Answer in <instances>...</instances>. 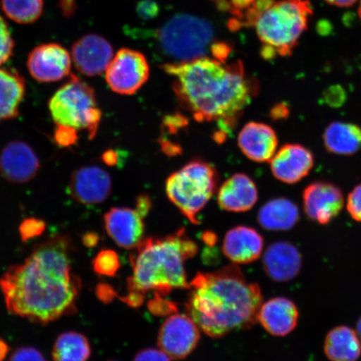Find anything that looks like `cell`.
<instances>
[{
    "mask_svg": "<svg viewBox=\"0 0 361 361\" xmlns=\"http://www.w3.org/2000/svg\"><path fill=\"white\" fill-rule=\"evenodd\" d=\"M219 174L213 166L192 161L169 176L166 192L169 200L193 224H200L197 215L214 197Z\"/></svg>",
    "mask_w": 361,
    "mask_h": 361,
    "instance_id": "cell-7",
    "label": "cell"
},
{
    "mask_svg": "<svg viewBox=\"0 0 361 361\" xmlns=\"http://www.w3.org/2000/svg\"><path fill=\"white\" fill-rule=\"evenodd\" d=\"M185 310L205 335L219 338L250 329L259 322L263 295L236 264L210 273H198L190 283Z\"/></svg>",
    "mask_w": 361,
    "mask_h": 361,
    "instance_id": "cell-3",
    "label": "cell"
},
{
    "mask_svg": "<svg viewBox=\"0 0 361 361\" xmlns=\"http://www.w3.org/2000/svg\"><path fill=\"white\" fill-rule=\"evenodd\" d=\"M324 351L331 361H357L361 355L357 331L345 326L332 329L324 340Z\"/></svg>",
    "mask_w": 361,
    "mask_h": 361,
    "instance_id": "cell-25",
    "label": "cell"
},
{
    "mask_svg": "<svg viewBox=\"0 0 361 361\" xmlns=\"http://www.w3.org/2000/svg\"><path fill=\"white\" fill-rule=\"evenodd\" d=\"M150 75L147 58L141 52L121 49L106 71V83L120 94H133L143 87Z\"/></svg>",
    "mask_w": 361,
    "mask_h": 361,
    "instance_id": "cell-9",
    "label": "cell"
},
{
    "mask_svg": "<svg viewBox=\"0 0 361 361\" xmlns=\"http://www.w3.org/2000/svg\"><path fill=\"white\" fill-rule=\"evenodd\" d=\"M264 269L274 281L288 282L300 274L302 256L291 243L279 241L270 245L263 257Z\"/></svg>",
    "mask_w": 361,
    "mask_h": 361,
    "instance_id": "cell-19",
    "label": "cell"
},
{
    "mask_svg": "<svg viewBox=\"0 0 361 361\" xmlns=\"http://www.w3.org/2000/svg\"><path fill=\"white\" fill-rule=\"evenodd\" d=\"M25 94V79L16 70L0 67V123L19 116Z\"/></svg>",
    "mask_w": 361,
    "mask_h": 361,
    "instance_id": "cell-26",
    "label": "cell"
},
{
    "mask_svg": "<svg viewBox=\"0 0 361 361\" xmlns=\"http://www.w3.org/2000/svg\"><path fill=\"white\" fill-rule=\"evenodd\" d=\"M324 101L331 106H341L346 100V93L341 87H334L324 93Z\"/></svg>",
    "mask_w": 361,
    "mask_h": 361,
    "instance_id": "cell-37",
    "label": "cell"
},
{
    "mask_svg": "<svg viewBox=\"0 0 361 361\" xmlns=\"http://www.w3.org/2000/svg\"><path fill=\"white\" fill-rule=\"evenodd\" d=\"M358 15H359L360 19L361 20V0H360V6H359V8H358Z\"/></svg>",
    "mask_w": 361,
    "mask_h": 361,
    "instance_id": "cell-48",
    "label": "cell"
},
{
    "mask_svg": "<svg viewBox=\"0 0 361 361\" xmlns=\"http://www.w3.org/2000/svg\"><path fill=\"white\" fill-rule=\"evenodd\" d=\"M49 110L56 126L76 130H87L89 138L96 137L102 121L94 89L78 75L70 80L53 94Z\"/></svg>",
    "mask_w": 361,
    "mask_h": 361,
    "instance_id": "cell-8",
    "label": "cell"
},
{
    "mask_svg": "<svg viewBox=\"0 0 361 361\" xmlns=\"http://www.w3.org/2000/svg\"><path fill=\"white\" fill-rule=\"evenodd\" d=\"M135 12L142 20H154L160 13V6L153 0H142L135 6Z\"/></svg>",
    "mask_w": 361,
    "mask_h": 361,
    "instance_id": "cell-35",
    "label": "cell"
},
{
    "mask_svg": "<svg viewBox=\"0 0 361 361\" xmlns=\"http://www.w3.org/2000/svg\"><path fill=\"white\" fill-rule=\"evenodd\" d=\"M158 51L168 63H183L207 57L215 42L209 21L189 13H178L154 34Z\"/></svg>",
    "mask_w": 361,
    "mask_h": 361,
    "instance_id": "cell-6",
    "label": "cell"
},
{
    "mask_svg": "<svg viewBox=\"0 0 361 361\" xmlns=\"http://www.w3.org/2000/svg\"><path fill=\"white\" fill-rule=\"evenodd\" d=\"M300 210L286 197L274 198L265 203L258 213V222L269 231H288L299 222Z\"/></svg>",
    "mask_w": 361,
    "mask_h": 361,
    "instance_id": "cell-24",
    "label": "cell"
},
{
    "mask_svg": "<svg viewBox=\"0 0 361 361\" xmlns=\"http://www.w3.org/2000/svg\"><path fill=\"white\" fill-rule=\"evenodd\" d=\"M75 247L58 233L36 245L28 258L13 264L0 278L8 313L47 326L78 312L82 282L74 273Z\"/></svg>",
    "mask_w": 361,
    "mask_h": 361,
    "instance_id": "cell-1",
    "label": "cell"
},
{
    "mask_svg": "<svg viewBox=\"0 0 361 361\" xmlns=\"http://www.w3.org/2000/svg\"><path fill=\"white\" fill-rule=\"evenodd\" d=\"M96 295L104 304H109L117 295L114 288L106 283H98L96 287Z\"/></svg>",
    "mask_w": 361,
    "mask_h": 361,
    "instance_id": "cell-39",
    "label": "cell"
},
{
    "mask_svg": "<svg viewBox=\"0 0 361 361\" xmlns=\"http://www.w3.org/2000/svg\"><path fill=\"white\" fill-rule=\"evenodd\" d=\"M357 333L361 340V317L358 320L357 323Z\"/></svg>",
    "mask_w": 361,
    "mask_h": 361,
    "instance_id": "cell-47",
    "label": "cell"
},
{
    "mask_svg": "<svg viewBox=\"0 0 361 361\" xmlns=\"http://www.w3.org/2000/svg\"><path fill=\"white\" fill-rule=\"evenodd\" d=\"M40 162L29 144L13 141L4 146L0 153V173L12 183L30 182L38 174Z\"/></svg>",
    "mask_w": 361,
    "mask_h": 361,
    "instance_id": "cell-16",
    "label": "cell"
},
{
    "mask_svg": "<svg viewBox=\"0 0 361 361\" xmlns=\"http://www.w3.org/2000/svg\"><path fill=\"white\" fill-rule=\"evenodd\" d=\"M264 245V238L258 231L246 226H238L226 233L223 252L233 263L247 264L259 258Z\"/></svg>",
    "mask_w": 361,
    "mask_h": 361,
    "instance_id": "cell-20",
    "label": "cell"
},
{
    "mask_svg": "<svg viewBox=\"0 0 361 361\" xmlns=\"http://www.w3.org/2000/svg\"><path fill=\"white\" fill-rule=\"evenodd\" d=\"M90 355L92 347L88 338L75 331L59 336L52 349L54 361H87Z\"/></svg>",
    "mask_w": 361,
    "mask_h": 361,
    "instance_id": "cell-27",
    "label": "cell"
},
{
    "mask_svg": "<svg viewBox=\"0 0 361 361\" xmlns=\"http://www.w3.org/2000/svg\"><path fill=\"white\" fill-rule=\"evenodd\" d=\"M71 56L80 73L97 76L106 72L114 57V51L106 39L97 34H90L73 44Z\"/></svg>",
    "mask_w": 361,
    "mask_h": 361,
    "instance_id": "cell-14",
    "label": "cell"
},
{
    "mask_svg": "<svg viewBox=\"0 0 361 361\" xmlns=\"http://www.w3.org/2000/svg\"><path fill=\"white\" fill-rule=\"evenodd\" d=\"M94 272L99 276L114 277L121 268V261L116 252L102 250L92 261Z\"/></svg>",
    "mask_w": 361,
    "mask_h": 361,
    "instance_id": "cell-29",
    "label": "cell"
},
{
    "mask_svg": "<svg viewBox=\"0 0 361 361\" xmlns=\"http://www.w3.org/2000/svg\"><path fill=\"white\" fill-rule=\"evenodd\" d=\"M313 13L310 0L274 2L255 25L257 35L263 44L262 57L271 61L277 56H291L302 35L308 29Z\"/></svg>",
    "mask_w": 361,
    "mask_h": 361,
    "instance_id": "cell-5",
    "label": "cell"
},
{
    "mask_svg": "<svg viewBox=\"0 0 361 361\" xmlns=\"http://www.w3.org/2000/svg\"><path fill=\"white\" fill-rule=\"evenodd\" d=\"M259 200V191L252 178L243 173L230 177L221 186L218 202L221 209L232 213H243L255 207Z\"/></svg>",
    "mask_w": 361,
    "mask_h": 361,
    "instance_id": "cell-22",
    "label": "cell"
},
{
    "mask_svg": "<svg viewBox=\"0 0 361 361\" xmlns=\"http://www.w3.org/2000/svg\"><path fill=\"white\" fill-rule=\"evenodd\" d=\"M324 1L334 6L347 8L353 6L357 0H324Z\"/></svg>",
    "mask_w": 361,
    "mask_h": 361,
    "instance_id": "cell-44",
    "label": "cell"
},
{
    "mask_svg": "<svg viewBox=\"0 0 361 361\" xmlns=\"http://www.w3.org/2000/svg\"><path fill=\"white\" fill-rule=\"evenodd\" d=\"M15 43L4 18L0 16V66L8 61L13 55Z\"/></svg>",
    "mask_w": 361,
    "mask_h": 361,
    "instance_id": "cell-31",
    "label": "cell"
},
{
    "mask_svg": "<svg viewBox=\"0 0 361 361\" xmlns=\"http://www.w3.org/2000/svg\"><path fill=\"white\" fill-rule=\"evenodd\" d=\"M1 8L8 19L19 24H31L42 16L44 0H1Z\"/></svg>",
    "mask_w": 361,
    "mask_h": 361,
    "instance_id": "cell-28",
    "label": "cell"
},
{
    "mask_svg": "<svg viewBox=\"0 0 361 361\" xmlns=\"http://www.w3.org/2000/svg\"><path fill=\"white\" fill-rule=\"evenodd\" d=\"M238 144L248 159L263 164L270 161L276 153L279 138L270 126L252 121L243 126L239 133Z\"/></svg>",
    "mask_w": 361,
    "mask_h": 361,
    "instance_id": "cell-18",
    "label": "cell"
},
{
    "mask_svg": "<svg viewBox=\"0 0 361 361\" xmlns=\"http://www.w3.org/2000/svg\"><path fill=\"white\" fill-rule=\"evenodd\" d=\"M314 165L313 152L298 143H287L270 160L274 177L286 184H296L307 177Z\"/></svg>",
    "mask_w": 361,
    "mask_h": 361,
    "instance_id": "cell-15",
    "label": "cell"
},
{
    "mask_svg": "<svg viewBox=\"0 0 361 361\" xmlns=\"http://www.w3.org/2000/svg\"><path fill=\"white\" fill-rule=\"evenodd\" d=\"M197 245L184 228L165 238H147L130 256L133 275L128 279V292L169 295L178 290H190L184 262L197 255Z\"/></svg>",
    "mask_w": 361,
    "mask_h": 361,
    "instance_id": "cell-4",
    "label": "cell"
},
{
    "mask_svg": "<svg viewBox=\"0 0 361 361\" xmlns=\"http://www.w3.org/2000/svg\"><path fill=\"white\" fill-rule=\"evenodd\" d=\"M111 178L105 169L97 166H83L71 174L68 192L84 205L100 204L111 195Z\"/></svg>",
    "mask_w": 361,
    "mask_h": 361,
    "instance_id": "cell-13",
    "label": "cell"
},
{
    "mask_svg": "<svg viewBox=\"0 0 361 361\" xmlns=\"http://www.w3.org/2000/svg\"><path fill=\"white\" fill-rule=\"evenodd\" d=\"M133 361H171V358L161 350L149 348L139 351Z\"/></svg>",
    "mask_w": 361,
    "mask_h": 361,
    "instance_id": "cell-38",
    "label": "cell"
},
{
    "mask_svg": "<svg viewBox=\"0 0 361 361\" xmlns=\"http://www.w3.org/2000/svg\"><path fill=\"white\" fill-rule=\"evenodd\" d=\"M200 327L188 314H174L161 324L157 345L173 360H183L197 348Z\"/></svg>",
    "mask_w": 361,
    "mask_h": 361,
    "instance_id": "cell-10",
    "label": "cell"
},
{
    "mask_svg": "<svg viewBox=\"0 0 361 361\" xmlns=\"http://www.w3.org/2000/svg\"><path fill=\"white\" fill-rule=\"evenodd\" d=\"M326 150L333 155L350 157L361 152V126L346 121H333L322 135Z\"/></svg>",
    "mask_w": 361,
    "mask_h": 361,
    "instance_id": "cell-23",
    "label": "cell"
},
{
    "mask_svg": "<svg viewBox=\"0 0 361 361\" xmlns=\"http://www.w3.org/2000/svg\"><path fill=\"white\" fill-rule=\"evenodd\" d=\"M47 229V223L36 218L25 219L20 224L19 232L22 242H28L31 239L42 236Z\"/></svg>",
    "mask_w": 361,
    "mask_h": 361,
    "instance_id": "cell-30",
    "label": "cell"
},
{
    "mask_svg": "<svg viewBox=\"0 0 361 361\" xmlns=\"http://www.w3.org/2000/svg\"><path fill=\"white\" fill-rule=\"evenodd\" d=\"M54 138L59 146L70 147L78 141V130L65 126H56Z\"/></svg>",
    "mask_w": 361,
    "mask_h": 361,
    "instance_id": "cell-33",
    "label": "cell"
},
{
    "mask_svg": "<svg viewBox=\"0 0 361 361\" xmlns=\"http://www.w3.org/2000/svg\"><path fill=\"white\" fill-rule=\"evenodd\" d=\"M290 107L286 103L282 102L277 104L271 111V116L274 120H286L290 116Z\"/></svg>",
    "mask_w": 361,
    "mask_h": 361,
    "instance_id": "cell-41",
    "label": "cell"
},
{
    "mask_svg": "<svg viewBox=\"0 0 361 361\" xmlns=\"http://www.w3.org/2000/svg\"><path fill=\"white\" fill-rule=\"evenodd\" d=\"M173 79L180 105L198 121H216L232 128L257 94L259 85L247 76L240 61L226 65L212 57L183 63H165Z\"/></svg>",
    "mask_w": 361,
    "mask_h": 361,
    "instance_id": "cell-2",
    "label": "cell"
},
{
    "mask_svg": "<svg viewBox=\"0 0 361 361\" xmlns=\"http://www.w3.org/2000/svg\"><path fill=\"white\" fill-rule=\"evenodd\" d=\"M147 308L150 312L157 316H168L178 312V305L164 296L154 295L152 300H149Z\"/></svg>",
    "mask_w": 361,
    "mask_h": 361,
    "instance_id": "cell-32",
    "label": "cell"
},
{
    "mask_svg": "<svg viewBox=\"0 0 361 361\" xmlns=\"http://www.w3.org/2000/svg\"><path fill=\"white\" fill-rule=\"evenodd\" d=\"M71 61V54L62 45L44 44L30 53L27 67L35 80L42 83H51L70 75Z\"/></svg>",
    "mask_w": 361,
    "mask_h": 361,
    "instance_id": "cell-12",
    "label": "cell"
},
{
    "mask_svg": "<svg viewBox=\"0 0 361 361\" xmlns=\"http://www.w3.org/2000/svg\"><path fill=\"white\" fill-rule=\"evenodd\" d=\"M144 299H145V296L135 292H128V295L120 298L121 301L132 308H138L139 306H141Z\"/></svg>",
    "mask_w": 361,
    "mask_h": 361,
    "instance_id": "cell-40",
    "label": "cell"
},
{
    "mask_svg": "<svg viewBox=\"0 0 361 361\" xmlns=\"http://www.w3.org/2000/svg\"><path fill=\"white\" fill-rule=\"evenodd\" d=\"M60 4L63 15L66 17L73 15L76 8L75 0H60Z\"/></svg>",
    "mask_w": 361,
    "mask_h": 361,
    "instance_id": "cell-42",
    "label": "cell"
},
{
    "mask_svg": "<svg viewBox=\"0 0 361 361\" xmlns=\"http://www.w3.org/2000/svg\"><path fill=\"white\" fill-rule=\"evenodd\" d=\"M10 350V346H8L7 342L0 338V361L6 360Z\"/></svg>",
    "mask_w": 361,
    "mask_h": 361,
    "instance_id": "cell-45",
    "label": "cell"
},
{
    "mask_svg": "<svg viewBox=\"0 0 361 361\" xmlns=\"http://www.w3.org/2000/svg\"><path fill=\"white\" fill-rule=\"evenodd\" d=\"M305 214L313 222L326 225L340 214L345 205L344 193L332 183L318 180L307 186L302 194Z\"/></svg>",
    "mask_w": 361,
    "mask_h": 361,
    "instance_id": "cell-11",
    "label": "cell"
},
{
    "mask_svg": "<svg viewBox=\"0 0 361 361\" xmlns=\"http://www.w3.org/2000/svg\"><path fill=\"white\" fill-rule=\"evenodd\" d=\"M100 237L94 233H87L82 236V243L85 247L92 248L98 245Z\"/></svg>",
    "mask_w": 361,
    "mask_h": 361,
    "instance_id": "cell-43",
    "label": "cell"
},
{
    "mask_svg": "<svg viewBox=\"0 0 361 361\" xmlns=\"http://www.w3.org/2000/svg\"><path fill=\"white\" fill-rule=\"evenodd\" d=\"M8 361H47L44 355L34 347H20L13 352Z\"/></svg>",
    "mask_w": 361,
    "mask_h": 361,
    "instance_id": "cell-36",
    "label": "cell"
},
{
    "mask_svg": "<svg viewBox=\"0 0 361 361\" xmlns=\"http://www.w3.org/2000/svg\"><path fill=\"white\" fill-rule=\"evenodd\" d=\"M144 216L129 207H112L104 216L108 235L125 250H134L143 240L145 233Z\"/></svg>",
    "mask_w": 361,
    "mask_h": 361,
    "instance_id": "cell-17",
    "label": "cell"
},
{
    "mask_svg": "<svg viewBox=\"0 0 361 361\" xmlns=\"http://www.w3.org/2000/svg\"><path fill=\"white\" fill-rule=\"evenodd\" d=\"M346 207L351 218L361 223V183L356 185L350 192L347 197Z\"/></svg>",
    "mask_w": 361,
    "mask_h": 361,
    "instance_id": "cell-34",
    "label": "cell"
},
{
    "mask_svg": "<svg viewBox=\"0 0 361 361\" xmlns=\"http://www.w3.org/2000/svg\"><path fill=\"white\" fill-rule=\"evenodd\" d=\"M203 241H204L207 245H214L216 241L215 234L209 233H205L204 235H203Z\"/></svg>",
    "mask_w": 361,
    "mask_h": 361,
    "instance_id": "cell-46",
    "label": "cell"
},
{
    "mask_svg": "<svg viewBox=\"0 0 361 361\" xmlns=\"http://www.w3.org/2000/svg\"><path fill=\"white\" fill-rule=\"evenodd\" d=\"M300 313L292 300L284 297L273 298L263 303L259 322L266 331L274 336L283 337L290 334L299 322Z\"/></svg>",
    "mask_w": 361,
    "mask_h": 361,
    "instance_id": "cell-21",
    "label": "cell"
}]
</instances>
